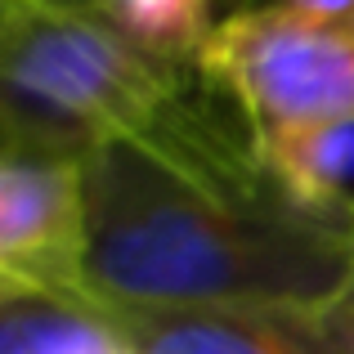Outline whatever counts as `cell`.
I'll return each mask as SVG.
<instances>
[{"label": "cell", "instance_id": "6da1fadb", "mask_svg": "<svg viewBox=\"0 0 354 354\" xmlns=\"http://www.w3.org/2000/svg\"><path fill=\"white\" fill-rule=\"evenodd\" d=\"M86 171V296L99 305H234L323 319L354 278V207L305 211L247 117L193 77L144 135L104 139Z\"/></svg>", "mask_w": 354, "mask_h": 354}, {"label": "cell", "instance_id": "277c9868", "mask_svg": "<svg viewBox=\"0 0 354 354\" xmlns=\"http://www.w3.org/2000/svg\"><path fill=\"white\" fill-rule=\"evenodd\" d=\"M0 287L86 292V171H81V157L5 144Z\"/></svg>", "mask_w": 354, "mask_h": 354}, {"label": "cell", "instance_id": "8992f818", "mask_svg": "<svg viewBox=\"0 0 354 354\" xmlns=\"http://www.w3.org/2000/svg\"><path fill=\"white\" fill-rule=\"evenodd\" d=\"M0 354H130V346L86 292L0 287Z\"/></svg>", "mask_w": 354, "mask_h": 354}, {"label": "cell", "instance_id": "3957f363", "mask_svg": "<svg viewBox=\"0 0 354 354\" xmlns=\"http://www.w3.org/2000/svg\"><path fill=\"white\" fill-rule=\"evenodd\" d=\"M198 72L251 130L354 121V14L323 18L292 5L225 14Z\"/></svg>", "mask_w": 354, "mask_h": 354}, {"label": "cell", "instance_id": "52a82bcc", "mask_svg": "<svg viewBox=\"0 0 354 354\" xmlns=\"http://www.w3.org/2000/svg\"><path fill=\"white\" fill-rule=\"evenodd\" d=\"M256 148L305 211L346 216L354 207V121L256 130Z\"/></svg>", "mask_w": 354, "mask_h": 354}, {"label": "cell", "instance_id": "9c48e42d", "mask_svg": "<svg viewBox=\"0 0 354 354\" xmlns=\"http://www.w3.org/2000/svg\"><path fill=\"white\" fill-rule=\"evenodd\" d=\"M319 323H323V332H328V341L337 346V354H354V278H350L346 296H341Z\"/></svg>", "mask_w": 354, "mask_h": 354}, {"label": "cell", "instance_id": "7a4b0ae2", "mask_svg": "<svg viewBox=\"0 0 354 354\" xmlns=\"http://www.w3.org/2000/svg\"><path fill=\"white\" fill-rule=\"evenodd\" d=\"M193 77L198 68L153 59L63 0H0L5 144L86 157L104 139L153 130Z\"/></svg>", "mask_w": 354, "mask_h": 354}, {"label": "cell", "instance_id": "ba28073f", "mask_svg": "<svg viewBox=\"0 0 354 354\" xmlns=\"http://www.w3.org/2000/svg\"><path fill=\"white\" fill-rule=\"evenodd\" d=\"M108 23L117 36L171 68H198L211 32L220 27L216 5L225 0H63Z\"/></svg>", "mask_w": 354, "mask_h": 354}, {"label": "cell", "instance_id": "5b68a950", "mask_svg": "<svg viewBox=\"0 0 354 354\" xmlns=\"http://www.w3.org/2000/svg\"><path fill=\"white\" fill-rule=\"evenodd\" d=\"M99 305V301H95ZM130 354H337L319 319L234 305H104Z\"/></svg>", "mask_w": 354, "mask_h": 354}]
</instances>
